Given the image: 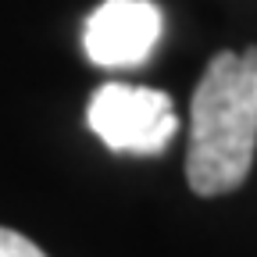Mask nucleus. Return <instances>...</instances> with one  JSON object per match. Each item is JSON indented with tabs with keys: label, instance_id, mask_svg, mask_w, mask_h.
<instances>
[{
	"label": "nucleus",
	"instance_id": "f257e3e1",
	"mask_svg": "<svg viewBox=\"0 0 257 257\" xmlns=\"http://www.w3.org/2000/svg\"><path fill=\"white\" fill-rule=\"evenodd\" d=\"M257 154V47L221 50L193 89L186 182L197 197H221L246 182Z\"/></svg>",
	"mask_w": 257,
	"mask_h": 257
},
{
	"label": "nucleus",
	"instance_id": "f03ea898",
	"mask_svg": "<svg viewBox=\"0 0 257 257\" xmlns=\"http://www.w3.org/2000/svg\"><path fill=\"white\" fill-rule=\"evenodd\" d=\"M89 133L114 154H161L179 133L172 96L150 86L104 82L86 107Z\"/></svg>",
	"mask_w": 257,
	"mask_h": 257
},
{
	"label": "nucleus",
	"instance_id": "7ed1b4c3",
	"mask_svg": "<svg viewBox=\"0 0 257 257\" xmlns=\"http://www.w3.org/2000/svg\"><path fill=\"white\" fill-rule=\"evenodd\" d=\"M165 18L150 0H104L82 29V50L96 68H136L143 64L157 40Z\"/></svg>",
	"mask_w": 257,
	"mask_h": 257
},
{
	"label": "nucleus",
	"instance_id": "20e7f679",
	"mask_svg": "<svg viewBox=\"0 0 257 257\" xmlns=\"http://www.w3.org/2000/svg\"><path fill=\"white\" fill-rule=\"evenodd\" d=\"M0 257H47V253L32 243L29 236H22V232L0 225Z\"/></svg>",
	"mask_w": 257,
	"mask_h": 257
}]
</instances>
